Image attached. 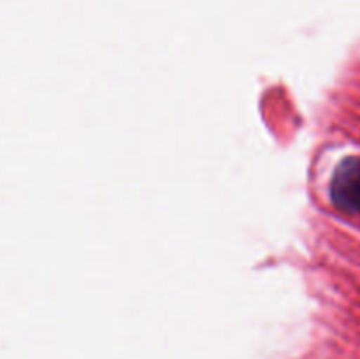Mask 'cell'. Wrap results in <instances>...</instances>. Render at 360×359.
<instances>
[{
  "label": "cell",
  "instance_id": "obj_1",
  "mask_svg": "<svg viewBox=\"0 0 360 359\" xmlns=\"http://www.w3.org/2000/svg\"><path fill=\"white\" fill-rule=\"evenodd\" d=\"M330 199L343 213H360V157L341 162L330 182Z\"/></svg>",
  "mask_w": 360,
  "mask_h": 359
}]
</instances>
